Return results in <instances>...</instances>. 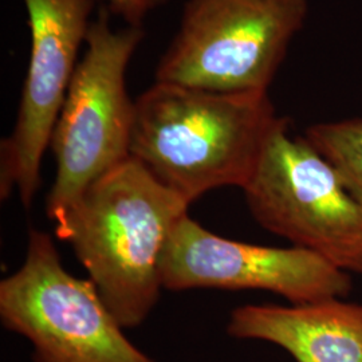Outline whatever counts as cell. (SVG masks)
Returning a JSON list of instances; mask_svg holds the SVG:
<instances>
[{"instance_id": "7a4b0ae2", "label": "cell", "mask_w": 362, "mask_h": 362, "mask_svg": "<svg viewBox=\"0 0 362 362\" xmlns=\"http://www.w3.org/2000/svg\"><path fill=\"white\" fill-rule=\"evenodd\" d=\"M189 203L129 157L94 181L55 224L124 329L143 324L163 287L161 259Z\"/></svg>"}, {"instance_id": "9c48e42d", "label": "cell", "mask_w": 362, "mask_h": 362, "mask_svg": "<svg viewBox=\"0 0 362 362\" xmlns=\"http://www.w3.org/2000/svg\"><path fill=\"white\" fill-rule=\"evenodd\" d=\"M227 333L276 345L296 362H362V305L344 298L240 306L231 313Z\"/></svg>"}, {"instance_id": "52a82bcc", "label": "cell", "mask_w": 362, "mask_h": 362, "mask_svg": "<svg viewBox=\"0 0 362 362\" xmlns=\"http://www.w3.org/2000/svg\"><path fill=\"white\" fill-rule=\"evenodd\" d=\"M97 0H23L30 28V58L16 122L0 143V194L18 189L30 208L38 192L40 165L77 69Z\"/></svg>"}, {"instance_id": "277c9868", "label": "cell", "mask_w": 362, "mask_h": 362, "mask_svg": "<svg viewBox=\"0 0 362 362\" xmlns=\"http://www.w3.org/2000/svg\"><path fill=\"white\" fill-rule=\"evenodd\" d=\"M309 0H187L156 82L220 93L269 91Z\"/></svg>"}, {"instance_id": "ba28073f", "label": "cell", "mask_w": 362, "mask_h": 362, "mask_svg": "<svg viewBox=\"0 0 362 362\" xmlns=\"http://www.w3.org/2000/svg\"><path fill=\"white\" fill-rule=\"evenodd\" d=\"M163 287L260 290L290 305L346 298L351 279L320 255L300 247H266L230 240L208 231L188 214L169 236L161 259Z\"/></svg>"}, {"instance_id": "8992f818", "label": "cell", "mask_w": 362, "mask_h": 362, "mask_svg": "<svg viewBox=\"0 0 362 362\" xmlns=\"http://www.w3.org/2000/svg\"><path fill=\"white\" fill-rule=\"evenodd\" d=\"M1 325L34 362H157L139 349L90 279L66 270L52 236L30 228L26 258L0 282Z\"/></svg>"}, {"instance_id": "5b68a950", "label": "cell", "mask_w": 362, "mask_h": 362, "mask_svg": "<svg viewBox=\"0 0 362 362\" xmlns=\"http://www.w3.org/2000/svg\"><path fill=\"white\" fill-rule=\"evenodd\" d=\"M252 218L342 272L362 275V206L336 168L281 117L242 188Z\"/></svg>"}, {"instance_id": "3957f363", "label": "cell", "mask_w": 362, "mask_h": 362, "mask_svg": "<svg viewBox=\"0 0 362 362\" xmlns=\"http://www.w3.org/2000/svg\"><path fill=\"white\" fill-rule=\"evenodd\" d=\"M103 6L91 22L79 61L52 130L55 180L46 200L58 224L94 181L130 157L134 101L127 89L130 59L145 37L143 27L115 30Z\"/></svg>"}, {"instance_id": "6da1fadb", "label": "cell", "mask_w": 362, "mask_h": 362, "mask_svg": "<svg viewBox=\"0 0 362 362\" xmlns=\"http://www.w3.org/2000/svg\"><path fill=\"white\" fill-rule=\"evenodd\" d=\"M279 119L269 91L155 81L134 100L130 157L192 204L216 188H243Z\"/></svg>"}, {"instance_id": "8fae6325", "label": "cell", "mask_w": 362, "mask_h": 362, "mask_svg": "<svg viewBox=\"0 0 362 362\" xmlns=\"http://www.w3.org/2000/svg\"><path fill=\"white\" fill-rule=\"evenodd\" d=\"M107 11L125 21L127 26L143 27L148 15L167 0H100Z\"/></svg>"}, {"instance_id": "30bf717a", "label": "cell", "mask_w": 362, "mask_h": 362, "mask_svg": "<svg viewBox=\"0 0 362 362\" xmlns=\"http://www.w3.org/2000/svg\"><path fill=\"white\" fill-rule=\"evenodd\" d=\"M303 137L336 168L362 206V117L314 124Z\"/></svg>"}]
</instances>
